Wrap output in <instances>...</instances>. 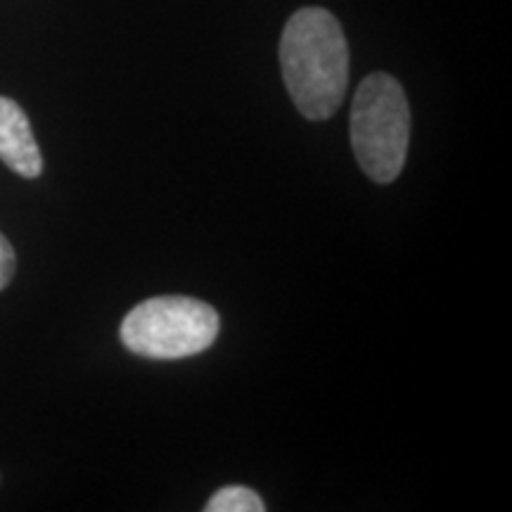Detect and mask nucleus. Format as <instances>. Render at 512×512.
I'll list each match as a JSON object with an SVG mask.
<instances>
[{
    "instance_id": "nucleus-6",
    "label": "nucleus",
    "mask_w": 512,
    "mask_h": 512,
    "mask_svg": "<svg viewBox=\"0 0 512 512\" xmlns=\"http://www.w3.org/2000/svg\"><path fill=\"white\" fill-rule=\"evenodd\" d=\"M15 249H12L10 240L0 233V290H5L12 283V275H15Z\"/></svg>"
},
{
    "instance_id": "nucleus-3",
    "label": "nucleus",
    "mask_w": 512,
    "mask_h": 512,
    "mask_svg": "<svg viewBox=\"0 0 512 512\" xmlns=\"http://www.w3.org/2000/svg\"><path fill=\"white\" fill-rule=\"evenodd\" d=\"M219 330V313L207 302L192 297H152L126 313L119 337L131 354L174 361L207 351Z\"/></svg>"
},
{
    "instance_id": "nucleus-2",
    "label": "nucleus",
    "mask_w": 512,
    "mask_h": 512,
    "mask_svg": "<svg viewBox=\"0 0 512 512\" xmlns=\"http://www.w3.org/2000/svg\"><path fill=\"white\" fill-rule=\"evenodd\" d=\"M351 147L370 181L394 183L403 171L411 140V107L401 83L389 74H370L351 105Z\"/></svg>"
},
{
    "instance_id": "nucleus-4",
    "label": "nucleus",
    "mask_w": 512,
    "mask_h": 512,
    "mask_svg": "<svg viewBox=\"0 0 512 512\" xmlns=\"http://www.w3.org/2000/svg\"><path fill=\"white\" fill-rule=\"evenodd\" d=\"M0 162L22 178H38L43 174V157L29 117L15 100L3 95H0Z\"/></svg>"
},
{
    "instance_id": "nucleus-1",
    "label": "nucleus",
    "mask_w": 512,
    "mask_h": 512,
    "mask_svg": "<svg viewBox=\"0 0 512 512\" xmlns=\"http://www.w3.org/2000/svg\"><path fill=\"white\" fill-rule=\"evenodd\" d=\"M280 67L294 107L311 121L330 119L349 86V46L337 17L323 8L294 12L280 38Z\"/></svg>"
},
{
    "instance_id": "nucleus-5",
    "label": "nucleus",
    "mask_w": 512,
    "mask_h": 512,
    "mask_svg": "<svg viewBox=\"0 0 512 512\" xmlns=\"http://www.w3.org/2000/svg\"><path fill=\"white\" fill-rule=\"evenodd\" d=\"M207 512H264L266 505L256 491L247 489V486H223L209 498L204 505Z\"/></svg>"
}]
</instances>
